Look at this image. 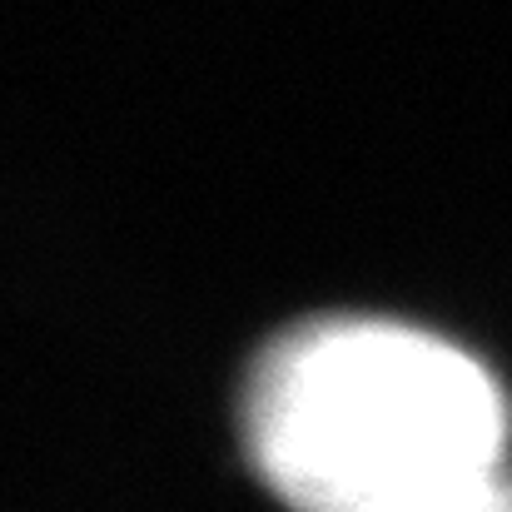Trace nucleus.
<instances>
[{"instance_id": "obj_1", "label": "nucleus", "mask_w": 512, "mask_h": 512, "mask_svg": "<svg viewBox=\"0 0 512 512\" xmlns=\"http://www.w3.org/2000/svg\"><path fill=\"white\" fill-rule=\"evenodd\" d=\"M244 448L294 512H453L503 478L508 398L438 334L314 319L254 358Z\"/></svg>"}, {"instance_id": "obj_2", "label": "nucleus", "mask_w": 512, "mask_h": 512, "mask_svg": "<svg viewBox=\"0 0 512 512\" xmlns=\"http://www.w3.org/2000/svg\"><path fill=\"white\" fill-rule=\"evenodd\" d=\"M453 512H512V478L503 473V478H493L483 493H473L468 503H458Z\"/></svg>"}]
</instances>
